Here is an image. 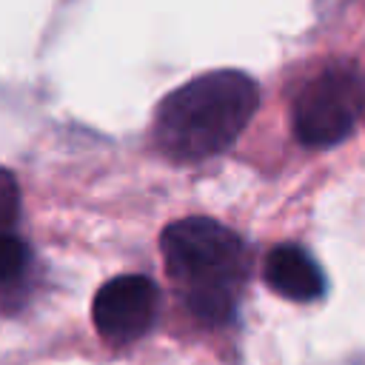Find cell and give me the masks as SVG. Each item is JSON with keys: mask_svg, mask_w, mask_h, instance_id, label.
I'll return each instance as SVG.
<instances>
[{"mask_svg": "<svg viewBox=\"0 0 365 365\" xmlns=\"http://www.w3.org/2000/svg\"><path fill=\"white\" fill-rule=\"evenodd\" d=\"M29 259H31V251L14 231L0 234V285L23 277L29 268Z\"/></svg>", "mask_w": 365, "mask_h": 365, "instance_id": "8992f818", "label": "cell"}, {"mask_svg": "<svg viewBox=\"0 0 365 365\" xmlns=\"http://www.w3.org/2000/svg\"><path fill=\"white\" fill-rule=\"evenodd\" d=\"M160 248L165 274L188 311L208 325L231 322L248 277V251L240 234L211 217H185L163 231Z\"/></svg>", "mask_w": 365, "mask_h": 365, "instance_id": "7a4b0ae2", "label": "cell"}, {"mask_svg": "<svg viewBox=\"0 0 365 365\" xmlns=\"http://www.w3.org/2000/svg\"><path fill=\"white\" fill-rule=\"evenodd\" d=\"M20 220V185L9 168L0 165V234H11Z\"/></svg>", "mask_w": 365, "mask_h": 365, "instance_id": "52a82bcc", "label": "cell"}, {"mask_svg": "<svg viewBox=\"0 0 365 365\" xmlns=\"http://www.w3.org/2000/svg\"><path fill=\"white\" fill-rule=\"evenodd\" d=\"M259 103L254 77L220 68L174 88L154 114V143L177 163H197L225 151L251 123Z\"/></svg>", "mask_w": 365, "mask_h": 365, "instance_id": "6da1fadb", "label": "cell"}, {"mask_svg": "<svg viewBox=\"0 0 365 365\" xmlns=\"http://www.w3.org/2000/svg\"><path fill=\"white\" fill-rule=\"evenodd\" d=\"M265 282L285 299L314 302L325 291L322 268L297 242H279L265 257Z\"/></svg>", "mask_w": 365, "mask_h": 365, "instance_id": "5b68a950", "label": "cell"}, {"mask_svg": "<svg viewBox=\"0 0 365 365\" xmlns=\"http://www.w3.org/2000/svg\"><path fill=\"white\" fill-rule=\"evenodd\" d=\"M157 308H160V291L151 277L120 274L97 291L91 302V319L97 334L108 345L123 348L143 339L154 328Z\"/></svg>", "mask_w": 365, "mask_h": 365, "instance_id": "277c9868", "label": "cell"}, {"mask_svg": "<svg viewBox=\"0 0 365 365\" xmlns=\"http://www.w3.org/2000/svg\"><path fill=\"white\" fill-rule=\"evenodd\" d=\"M365 106V80L356 66L336 63L311 77L294 100L291 125L302 145L328 148L342 143Z\"/></svg>", "mask_w": 365, "mask_h": 365, "instance_id": "3957f363", "label": "cell"}]
</instances>
